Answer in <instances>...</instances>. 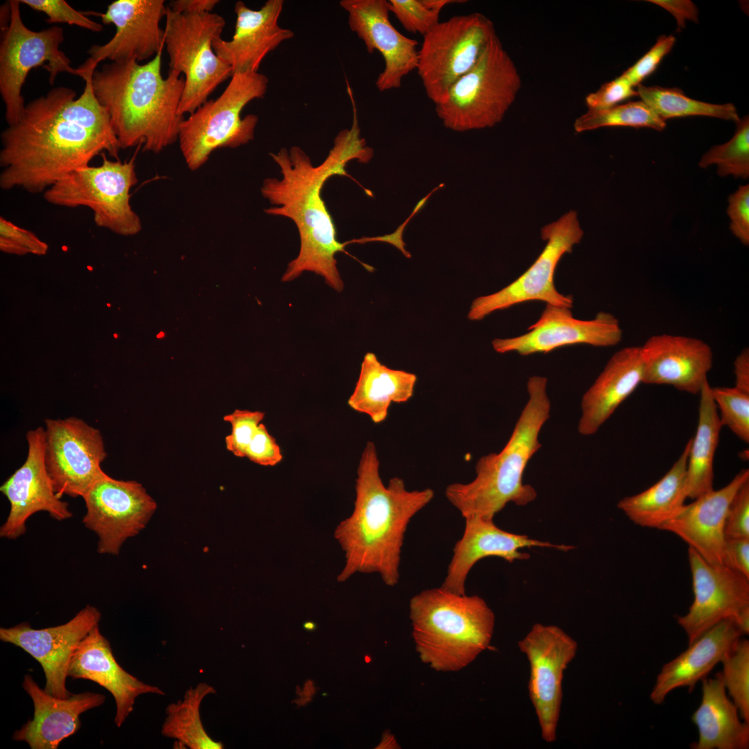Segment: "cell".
<instances>
[{
  "mask_svg": "<svg viewBox=\"0 0 749 749\" xmlns=\"http://www.w3.org/2000/svg\"><path fill=\"white\" fill-rule=\"evenodd\" d=\"M632 96H639L637 90L621 75L589 94L585 98V103L588 110H605Z\"/></svg>",
  "mask_w": 749,
  "mask_h": 749,
  "instance_id": "cell-48",
  "label": "cell"
},
{
  "mask_svg": "<svg viewBox=\"0 0 749 749\" xmlns=\"http://www.w3.org/2000/svg\"><path fill=\"white\" fill-rule=\"evenodd\" d=\"M521 86L519 71L496 33L476 64L436 105V112L454 131L491 128L502 121Z\"/></svg>",
  "mask_w": 749,
  "mask_h": 749,
  "instance_id": "cell-7",
  "label": "cell"
},
{
  "mask_svg": "<svg viewBox=\"0 0 749 749\" xmlns=\"http://www.w3.org/2000/svg\"><path fill=\"white\" fill-rule=\"evenodd\" d=\"M93 74L88 73L83 78L85 82V89L77 98L74 99L76 92L65 87L53 88L46 94L63 119L90 131L121 149L110 117L94 94L92 84Z\"/></svg>",
  "mask_w": 749,
  "mask_h": 749,
  "instance_id": "cell-36",
  "label": "cell"
},
{
  "mask_svg": "<svg viewBox=\"0 0 749 749\" xmlns=\"http://www.w3.org/2000/svg\"><path fill=\"white\" fill-rule=\"evenodd\" d=\"M688 558L694 599L678 623L690 644L718 622L733 620L749 607V578L724 565L708 562L691 548Z\"/></svg>",
  "mask_w": 749,
  "mask_h": 749,
  "instance_id": "cell-21",
  "label": "cell"
},
{
  "mask_svg": "<svg viewBox=\"0 0 749 749\" xmlns=\"http://www.w3.org/2000/svg\"><path fill=\"white\" fill-rule=\"evenodd\" d=\"M267 76L259 72L235 73L222 94L207 101L181 123L178 141L186 165L201 168L219 148H235L254 139L258 117L241 113L254 99L264 96Z\"/></svg>",
  "mask_w": 749,
  "mask_h": 749,
  "instance_id": "cell-8",
  "label": "cell"
},
{
  "mask_svg": "<svg viewBox=\"0 0 749 749\" xmlns=\"http://www.w3.org/2000/svg\"><path fill=\"white\" fill-rule=\"evenodd\" d=\"M215 692L213 687L205 682L187 690L182 700L171 703L166 708L162 734L191 749L223 748L222 742L214 741L206 732L200 715L203 700Z\"/></svg>",
  "mask_w": 749,
  "mask_h": 749,
  "instance_id": "cell-35",
  "label": "cell"
},
{
  "mask_svg": "<svg viewBox=\"0 0 749 749\" xmlns=\"http://www.w3.org/2000/svg\"><path fill=\"white\" fill-rule=\"evenodd\" d=\"M462 537L456 543L447 576L441 587L458 594H465V582L473 566L487 557H499L508 562L527 560L530 555L523 548L547 547L568 551L571 545L555 544L505 531L493 522L478 517L465 518Z\"/></svg>",
  "mask_w": 749,
  "mask_h": 749,
  "instance_id": "cell-24",
  "label": "cell"
},
{
  "mask_svg": "<svg viewBox=\"0 0 749 749\" xmlns=\"http://www.w3.org/2000/svg\"><path fill=\"white\" fill-rule=\"evenodd\" d=\"M527 330L517 337L494 339V350L501 354L516 352L528 356L578 344L614 346L622 339L619 322L610 313L600 311L592 320H583L576 318L570 308L550 304Z\"/></svg>",
  "mask_w": 749,
  "mask_h": 749,
  "instance_id": "cell-20",
  "label": "cell"
},
{
  "mask_svg": "<svg viewBox=\"0 0 749 749\" xmlns=\"http://www.w3.org/2000/svg\"><path fill=\"white\" fill-rule=\"evenodd\" d=\"M583 234L574 210L569 211L557 221L544 226L541 236L546 245L533 264L517 279L500 291L475 298L467 318L472 321L481 320L494 311L535 300L571 309L573 297L559 293L553 278L560 260L565 254L572 252Z\"/></svg>",
  "mask_w": 749,
  "mask_h": 749,
  "instance_id": "cell-13",
  "label": "cell"
},
{
  "mask_svg": "<svg viewBox=\"0 0 749 749\" xmlns=\"http://www.w3.org/2000/svg\"><path fill=\"white\" fill-rule=\"evenodd\" d=\"M444 185H445L444 184H441L438 187H436L427 196H426L424 198L420 200L418 202V203L416 205V206L415 207L413 212L408 216V218L401 225H399L397 227V229L393 233L390 234H386V235H384V236H375V237H362L361 239H356V243H365L371 242V241H380V242L388 243H390V244L395 246L397 248H398L406 257L411 258V255L408 251H407L405 249L406 244L403 241V239H402V234H403V232H404V230L405 229V227L407 225V223L409 222V221L413 218V216L415 214H416L419 212V210H420L424 207V205H425L427 200L429 199L430 196L434 191H436L438 189L442 187Z\"/></svg>",
  "mask_w": 749,
  "mask_h": 749,
  "instance_id": "cell-52",
  "label": "cell"
},
{
  "mask_svg": "<svg viewBox=\"0 0 749 749\" xmlns=\"http://www.w3.org/2000/svg\"><path fill=\"white\" fill-rule=\"evenodd\" d=\"M166 12L164 0H116L104 13L90 12L100 17L103 24H113L116 33L105 44L92 46L89 58L78 69L86 74L94 72L105 59L139 62L154 58L164 47L160 21Z\"/></svg>",
  "mask_w": 749,
  "mask_h": 749,
  "instance_id": "cell-17",
  "label": "cell"
},
{
  "mask_svg": "<svg viewBox=\"0 0 749 749\" xmlns=\"http://www.w3.org/2000/svg\"><path fill=\"white\" fill-rule=\"evenodd\" d=\"M10 19L1 30L0 42V94L6 105V120L9 126L23 115L25 105L21 88L32 69L43 67L49 72V82L53 85L59 73L67 72L83 77V72L71 66L70 59L60 49L64 31L53 26L35 31L23 23L19 0L8 1Z\"/></svg>",
  "mask_w": 749,
  "mask_h": 749,
  "instance_id": "cell-11",
  "label": "cell"
},
{
  "mask_svg": "<svg viewBox=\"0 0 749 749\" xmlns=\"http://www.w3.org/2000/svg\"><path fill=\"white\" fill-rule=\"evenodd\" d=\"M728 215L732 234L744 245L749 244V185L740 186L728 197Z\"/></svg>",
  "mask_w": 749,
  "mask_h": 749,
  "instance_id": "cell-50",
  "label": "cell"
},
{
  "mask_svg": "<svg viewBox=\"0 0 749 749\" xmlns=\"http://www.w3.org/2000/svg\"><path fill=\"white\" fill-rule=\"evenodd\" d=\"M165 336H166V334H165V332H159V333H158V334H157L156 337H157V338H160V339H161V338H164V337H165Z\"/></svg>",
  "mask_w": 749,
  "mask_h": 749,
  "instance_id": "cell-58",
  "label": "cell"
},
{
  "mask_svg": "<svg viewBox=\"0 0 749 749\" xmlns=\"http://www.w3.org/2000/svg\"><path fill=\"white\" fill-rule=\"evenodd\" d=\"M690 440L666 474L644 491L624 497L617 507L635 524L660 529L685 505Z\"/></svg>",
  "mask_w": 749,
  "mask_h": 749,
  "instance_id": "cell-33",
  "label": "cell"
},
{
  "mask_svg": "<svg viewBox=\"0 0 749 749\" xmlns=\"http://www.w3.org/2000/svg\"><path fill=\"white\" fill-rule=\"evenodd\" d=\"M530 666L528 694L546 743L557 739L565 671L574 659L577 642L554 625L534 624L518 642Z\"/></svg>",
  "mask_w": 749,
  "mask_h": 749,
  "instance_id": "cell-14",
  "label": "cell"
},
{
  "mask_svg": "<svg viewBox=\"0 0 749 749\" xmlns=\"http://www.w3.org/2000/svg\"><path fill=\"white\" fill-rule=\"evenodd\" d=\"M162 51L145 64L112 62L93 74L94 94L121 148L159 153L178 139L184 119L178 112L184 77L169 71L163 78Z\"/></svg>",
  "mask_w": 749,
  "mask_h": 749,
  "instance_id": "cell-4",
  "label": "cell"
},
{
  "mask_svg": "<svg viewBox=\"0 0 749 749\" xmlns=\"http://www.w3.org/2000/svg\"><path fill=\"white\" fill-rule=\"evenodd\" d=\"M675 42V37L672 35L660 36L651 49L621 76L632 87L638 86L655 71L662 60L671 51Z\"/></svg>",
  "mask_w": 749,
  "mask_h": 749,
  "instance_id": "cell-46",
  "label": "cell"
},
{
  "mask_svg": "<svg viewBox=\"0 0 749 749\" xmlns=\"http://www.w3.org/2000/svg\"><path fill=\"white\" fill-rule=\"evenodd\" d=\"M68 677L93 681L114 698V722L120 728L132 712L135 699L144 694L164 695L158 687L143 682L117 662L110 642L95 626L79 643L71 657Z\"/></svg>",
  "mask_w": 749,
  "mask_h": 749,
  "instance_id": "cell-28",
  "label": "cell"
},
{
  "mask_svg": "<svg viewBox=\"0 0 749 749\" xmlns=\"http://www.w3.org/2000/svg\"><path fill=\"white\" fill-rule=\"evenodd\" d=\"M638 96L662 120L689 116H706L735 123L740 119L732 103L713 104L692 99L680 89L660 86L636 87Z\"/></svg>",
  "mask_w": 749,
  "mask_h": 749,
  "instance_id": "cell-37",
  "label": "cell"
},
{
  "mask_svg": "<svg viewBox=\"0 0 749 749\" xmlns=\"http://www.w3.org/2000/svg\"><path fill=\"white\" fill-rule=\"evenodd\" d=\"M711 388L707 380L699 393L698 426L690 439L687 475V496L691 499L714 489V459L723 426Z\"/></svg>",
  "mask_w": 749,
  "mask_h": 749,
  "instance_id": "cell-34",
  "label": "cell"
},
{
  "mask_svg": "<svg viewBox=\"0 0 749 749\" xmlns=\"http://www.w3.org/2000/svg\"><path fill=\"white\" fill-rule=\"evenodd\" d=\"M107 307H110V304H107Z\"/></svg>",
  "mask_w": 749,
  "mask_h": 749,
  "instance_id": "cell-60",
  "label": "cell"
},
{
  "mask_svg": "<svg viewBox=\"0 0 749 749\" xmlns=\"http://www.w3.org/2000/svg\"><path fill=\"white\" fill-rule=\"evenodd\" d=\"M28 454L25 462L1 485V492L10 503L0 537L14 540L26 532V522L33 514L44 511L57 521L70 519L73 514L67 502L55 492L47 472L45 460V431L39 427L26 434Z\"/></svg>",
  "mask_w": 749,
  "mask_h": 749,
  "instance_id": "cell-18",
  "label": "cell"
},
{
  "mask_svg": "<svg viewBox=\"0 0 749 749\" xmlns=\"http://www.w3.org/2000/svg\"><path fill=\"white\" fill-rule=\"evenodd\" d=\"M22 687L34 706L33 719L15 731L12 739L26 742L31 749H57L66 738L76 734L81 727L80 715L102 705L105 696L85 691L60 698L41 688L33 677L24 676Z\"/></svg>",
  "mask_w": 749,
  "mask_h": 749,
  "instance_id": "cell-27",
  "label": "cell"
},
{
  "mask_svg": "<svg viewBox=\"0 0 749 749\" xmlns=\"http://www.w3.org/2000/svg\"><path fill=\"white\" fill-rule=\"evenodd\" d=\"M734 387L749 393V350L744 348L734 361Z\"/></svg>",
  "mask_w": 749,
  "mask_h": 749,
  "instance_id": "cell-55",
  "label": "cell"
},
{
  "mask_svg": "<svg viewBox=\"0 0 749 749\" xmlns=\"http://www.w3.org/2000/svg\"><path fill=\"white\" fill-rule=\"evenodd\" d=\"M642 379L640 347H627L614 353L583 396L578 432L595 433Z\"/></svg>",
  "mask_w": 749,
  "mask_h": 749,
  "instance_id": "cell-30",
  "label": "cell"
},
{
  "mask_svg": "<svg viewBox=\"0 0 749 749\" xmlns=\"http://www.w3.org/2000/svg\"><path fill=\"white\" fill-rule=\"evenodd\" d=\"M723 565L749 578V539L726 540Z\"/></svg>",
  "mask_w": 749,
  "mask_h": 749,
  "instance_id": "cell-51",
  "label": "cell"
},
{
  "mask_svg": "<svg viewBox=\"0 0 749 749\" xmlns=\"http://www.w3.org/2000/svg\"><path fill=\"white\" fill-rule=\"evenodd\" d=\"M114 337L115 338H118V335H117V334H114Z\"/></svg>",
  "mask_w": 749,
  "mask_h": 749,
  "instance_id": "cell-59",
  "label": "cell"
},
{
  "mask_svg": "<svg viewBox=\"0 0 749 749\" xmlns=\"http://www.w3.org/2000/svg\"><path fill=\"white\" fill-rule=\"evenodd\" d=\"M723 682L741 719L749 723V642L739 639L721 662Z\"/></svg>",
  "mask_w": 749,
  "mask_h": 749,
  "instance_id": "cell-40",
  "label": "cell"
},
{
  "mask_svg": "<svg viewBox=\"0 0 749 749\" xmlns=\"http://www.w3.org/2000/svg\"><path fill=\"white\" fill-rule=\"evenodd\" d=\"M0 187L44 193L71 172L119 148L90 131L63 119L46 94L29 102L20 119L1 134Z\"/></svg>",
  "mask_w": 749,
  "mask_h": 749,
  "instance_id": "cell-3",
  "label": "cell"
},
{
  "mask_svg": "<svg viewBox=\"0 0 749 749\" xmlns=\"http://www.w3.org/2000/svg\"><path fill=\"white\" fill-rule=\"evenodd\" d=\"M722 426H727L740 440L749 442V393L736 387L711 388Z\"/></svg>",
  "mask_w": 749,
  "mask_h": 749,
  "instance_id": "cell-41",
  "label": "cell"
},
{
  "mask_svg": "<svg viewBox=\"0 0 749 749\" xmlns=\"http://www.w3.org/2000/svg\"><path fill=\"white\" fill-rule=\"evenodd\" d=\"M669 12L676 19L678 29L685 28L687 20L698 22V10L689 0H648Z\"/></svg>",
  "mask_w": 749,
  "mask_h": 749,
  "instance_id": "cell-53",
  "label": "cell"
},
{
  "mask_svg": "<svg viewBox=\"0 0 749 749\" xmlns=\"http://www.w3.org/2000/svg\"><path fill=\"white\" fill-rule=\"evenodd\" d=\"M702 699L691 721L698 730L694 749H748L749 723L741 720L734 703L726 695L721 672L702 680Z\"/></svg>",
  "mask_w": 749,
  "mask_h": 749,
  "instance_id": "cell-31",
  "label": "cell"
},
{
  "mask_svg": "<svg viewBox=\"0 0 749 749\" xmlns=\"http://www.w3.org/2000/svg\"><path fill=\"white\" fill-rule=\"evenodd\" d=\"M737 128L728 142L712 147L699 162L701 168L715 164L720 176L749 177V119L745 116L736 123Z\"/></svg>",
  "mask_w": 749,
  "mask_h": 749,
  "instance_id": "cell-39",
  "label": "cell"
},
{
  "mask_svg": "<svg viewBox=\"0 0 749 749\" xmlns=\"http://www.w3.org/2000/svg\"><path fill=\"white\" fill-rule=\"evenodd\" d=\"M352 515L336 528L334 537L345 553V564L337 577L345 582L356 573H377L386 585L399 579L401 552L411 519L434 497L431 488L408 490L399 477L385 485L372 442L361 456Z\"/></svg>",
  "mask_w": 749,
  "mask_h": 749,
  "instance_id": "cell-2",
  "label": "cell"
},
{
  "mask_svg": "<svg viewBox=\"0 0 749 749\" xmlns=\"http://www.w3.org/2000/svg\"><path fill=\"white\" fill-rule=\"evenodd\" d=\"M34 10L42 12L47 16L49 24L67 23L93 32L103 29L101 24L88 18L83 12L77 11L64 0H19Z\"/></svg>",
  "mask_w": 749,
  "mask_h": 749,
  "instance_id": "cell-44",
  "label": "cell"
},
{
  "mask_svg": "<svg viewBox=\"0 0 749 749\" xmlns=\"http://www.w3.org/2000/svg\"><path fill=\"white\" fill-rule=\"evenodd\" d=\"M101 619L100 611L87 605L65 623L41 629L28 622L10 628H0L1 641L21 648L41 665L46 678L44 689L49 694L65 698L72 694L66 687L73 653L82 639Z\"/></svg>",
  "mask_w": 749,
  "mask_h": 749,
  "instance_id": "cell-19",
  "label": "cell"
},
{
  "mask_svg": "<svg viewBox=\"0 0 749 749\" xmlns=\"http://www.w3.org/2000/svg\"><path fill=\"white\" fill-rule=\"evenodd\" d=\"M101 155L99 166L71 172L45 191L44 198L56 206L87 207L96 226L120 235L137 234L142 224L130 204V190L138 182L135 155L124 162Z\"/></svg>",
  "mask_w": 749,
  "mask_h": 749,
  "instance_id": "cell-10",
  "label": "cell"
},
{
  "mask_svg": "<svg viewBox=\"0 0 749 749\" xmlns=\"http://www.w3.org/2000/svg\"><path fill=\"white\" fill-rule=\"evenodd\" d=\"M409 617L420 660L436 671H459L487 649L495 616L480 596L458 594L442 587L413 596Z\"/></svg>",
  "mask_w": 749,
  "mask_h": 749,
  "instance_id": "cell-6",
  "label": "cell"
},
{
  "mask_svg": "<svg viewBox=\"0 0 749 749\" xmlns=\"http://www.w3.org/2000/svg\"><path fill=\"white\" fill-rule=\"evenodd\" d=\"M245 457L262 466H275L282 461L281 449L262 422L249 443Z\"/></svg>",
  "mask_w": 749,
  "mask_h": 749,
  "instance_id": "cell-49",
  "label": "cell"
},
{
  "mask_svg": "<svg viewBox=\"0 0 749 749\" xmlns=\"http://www.w3.org/2000/svg\"><path fill=\"white\" fill-rule=\"evenodd\" d=\"M650 128L662 131L665 121L642 101L619 104L605 110H588L578 117L574 123L577 133L603 127Z\"/></svg>",
  "mask_w": 749,
  "mask_h": 749,
  "instance_id": "cell-38",
  "label": "cell"
},
{
  "mask_svg": "<svg viewBox=\"0 0 749 749\" xmlns=\"http://www.w3.org/2000/svg\"><path fill=\"white\" fill-rule=\"evenodd\" d=\"M748 479L749 470H741L723 488L713 489L685 504L660 529L678 535L708 562L723 565L728 510L736 493Z\"/></svg>",
  "mask_w": 749,
  "mask_h": 749,
  "instance_id": "cell-26",
  "label": "cell"
},
{
  "mask_svg": "<svg viewBox=\"0 0 749 749\" xmlns=\"http://www.w3.org/2000/svg\"><path fill=\"white\" fill-rule=\"evenodd\" d=\"M283 6V0H268L259 10H252L241 1L236 2V19L232 39L225 40L220 36L212 42L214 52L232 68L233 74L258 72L266 56L294 36L291 30L279 25Z\"/></svg>",
  "mask_w": 749,
  "mask_h": 749,
  "instance_id": "cell-25",
  "label": "cell"
},
{
  "mask_svg": "<svg viewBox=\"0 0 749 749\" xmlns=\"http://www.w3.org/2000/svg\"><path fill=\"white\" fill-rule=\"evenodd\" d=\"M44 460L54 490L83 497L105 472L107 456L101 431L77 417L46 419Z\"/></svg>",
  "mask_w": 749,
  "mask_h": 749,
  "instance_id": "cell-15",
  "label": "cell"
},
{
  "mask_svg": "<svg viewBox=\"0 0 749 749\" xmlns=\"http://www.w3.org/2000/svg\"><path fill=\"white\" fill-rule=\"evenodd\" d=\"M546 385L544 377L528 379V399L504 447L477 460L473 481L446 488L447 499L464 518L493 519L510 502L526 506L535 499V490L523 483V475L528 461L541 447L539 433L550 416Z\"/></svg>",
  "mask_w": 749,
  "mask_h": 749,
  "instance_id": "cell-5",
  "label": "cell"
},
{
  "mask_svg": "<svg viewBox=\"0 0 749 749\" xmlns=\"http://www.w3.org/2000/svg\"><path fill=\"white\" fill-rule=\"evenodd\" d=\"M270 155L279 166L282 176L281 179L264 180L261 193L270 204L276 205L264 212L291 219L300 239L298 255L289 263L282 281H292L309 271L322 277L331 288L341 292L344 283L335 255L338 252L348 254L344 249L348 242L338 241L333 218L321 193L324 184L334 175L355 180L345 171L350 161L367 163L373 156L372 148L360 137L356 110L353 109L351 128L338 132L334 146L320 164L313 166L310 157L298 146L289 150L282 148Z\"/></svg>",
  "mask_w": 749,
  "mask_h": 749,
  "instance_id": "cell-1",
  "label": "cell"
},
{
  "mask_svg": "<svg viewBox=\"0 0 749 749\" xmlns=\"http://www.w3.org/2000/svg\"><path fill=\"white\" fill-rule=\"evenodd\" d=\"M265 417L260 411L236 409L224 415L231 425V432L225 438L226 449L235 456L243 458L246 449Z\"/></svg>",
  "mask_w": 749,
  "mask_h": 749,
  "instance_id": "cell-42",
  "label": "cell"
},
{
  "mask_svg": "<svg viewBox=\"0 0 749 749\" xmlns=\"http://www.w3.org/2000/svg\"><path fill=\"white\" fill-rule=\"evenodd\" d=\"M494 34L492 21L473 12L440 21L423 36L416 70L435 105L443 103L452 85L476 64Z\"/></svg>",
  "mask_w": 749,
  "mask_h": 749,
  "instance_id": "cell-12",
  "label": "cell"
},
{
  "mask_svg": "<svg viewBox=\"0 0 749 749\" xmlns=\"http://www.w3.org/2000/svg\"><path fill=\"white\" fill-rule=\"evenodd\" d=\"M304 628L307 630H313L316 628V626L313 622H306L304 624Z\"/></svg>",
  "mask_w": 749,
  "mask_h": 749,
  "instance_id": "cell-57",
  "label": "cell"
},
{
  "mask_svg": "<svg viewBox=\"0 0 749 749\" xmlns=\"http://www.w3.org/2000/svg\"><path fill=\"white\" fill-rule=\"evenodd\" d=\"M725 540L749 539V479L730 504L725 522Z\"/></svg>",
  "mask_w": 749,
  "mask_h": 749,
  "instance_id": "cell-47",
  "label": "cell"
},
{
  "mask_svg": "<svg viewBox=\"0 0 749 749\" xmlns=\"http://www.w3.org/2000/svg\"><path fill=\"white\" fill-rule=\"evenodd\" d=\"M642 383L669 385L691 394H698L707 380L713 352L705 341L685 336L659 334L640 347Z\"/></svg>",
  "mask_w": 749,
  "mask_h": 749,
  "instance_id": "cell-23",
  "label": "cell"
},
{
  "mask_svg": "<svg viewBox=\"0 0 749 749\" xmlns=\"http://www.w3.org/2000/svg\"><path fill=\"white\" fill-rule=\"evenodd\" d=\"M165 17L164 47L169 58V71L184 77L178 112L182 116L191 114L233 74L232 68L212 47L225 21L217 13H178L168 6Z\"/></svg>",
  "mask_w": 749,
  "mask_h": 749,
  "instance_id": "cell-9",
  "label": "cell"
},
{
  "mask_svg": "<svg viewBox=\"0 0 749 749\" xmlns=\"http://www.w3.org/2000/svg\"><path fill=\"white\" fill-rule=\"evenodd\" d=\"M390 11L408 32L428 33L439 22L440 12L427 6L424 0H390Z\"/></svg>",
  "mask_w": 749,
  "mask_h": 749,
  "instance_id": "cell-43",
  "label": "cell"
},
{
  "mask_svg": "<svg viewBox=\"0 0 749 749\" xmlns=\"http://www.w3.org/2000/svg\"><path fill=\"white\" fill-rule=\"evenodd\" d=\"M742 635L731 619L723 620L689 644L688 648L665 664L659 673L650 695L657 705L680 687L691 692L695 685L730 653Z\"/></svg>",
  "mask_w": 749,
  "mask_h": 749,
  "instance_id": "cell-29",
  "label": "cell"
},
{
  "mask_svg": "<svg viewBox=\"0 0 749 749\" xmlns=\"http://www.w3.org/2000/svg\"><path fill=\"white\" fill-rule=\"evenodd\" d=\"M339 3L347 12L350 30L363 42L368 52L377 51L384 60L377 88L380 92L399 88L403 78L417 69V41L391 24L388 1L341 0Z\"/></svg>",
  "mask_w": 749,
  "mask_h": 749,
  "instance_id": "cell-22",
  "label": "cell"
},
{
  "mask_svg": "<svg viewBox=\"0 0 749 749\" xmlns=\"http://www.w3.org/2000/svg\"><path fill=\"white\" fill-rule=\"evenodd\" d=\"M0 247L7 252L44 254L48 246L33 232L0 217Z\"/></svg>",
  "mask_w": 749,
  "mask_h": 749,
  "instance_id": "cell-45",
  "label": "cell"
},
{
  "mask_svg": "<svg viewBox=\"0 0 749 749\" xmlns=\"http://www.w3.org/2000/svg\"><path fill=\"white\" fill-rule=\"evenodd\" d=\"M218 3V0H173L168 7L178 13L201 14L211 12Z\"/></svg>",
  "mask_w": 749,
  "mask_h": 749,
  "instance_id": "cell-54",
  "label": "cell"
},
{
  "mask_svg": "<svg viewBox=\"0 0 749 749\" xmlns=\"http://www.w3.org/2000/svg\"><path fill=\"white\" fill-rule=\"evenodd\" d=\"M395 745L396 741L394 739V737L390 734L384 738L383 741H381V743L379 745V746H383L382 748H384V746H388L387 748H390L389 746H393V748H394L393 746H395Z\"/></svg>",
  "mask_w": 749,
  "mask_h": 749,
  "instance_id": "cell-56",
  "label": "cell"
},
{
  "mask_svg": "<svg viewBox=\"0 0 749 749\" xmlns=\"http://www.w3.org/2000/svg\"><path fill=\"white\" fill-rule=\"evenodd\" d=\"M417 376L382 364L372 352L365 354L359 376L347 404L366 414L375 424L387 417L390 404L404 403L413 395Z\"/></svg>",
  "mask_w": 749,
  "mask_h": 749,
  "instance_id": "cell-32",
  "label": "cell"
},
{
  "mask_svg": "<svg viewBox=\"0 0 749 749\" xmlns=\"http://www.w3.org/2000/svg\"><path fill=\"white\" fill-rule=\"evenodd\" d=\"M82 498L86 508L82 522L98 536L100 554L117 556L125 541L146 526L157 508L142 484L106 473Z\"/></svg>",
  "mask_w": 749,
  "mask_h": 749,
  "instance_id": "cell-16",
  "label": "cell"
}]
</instances>
